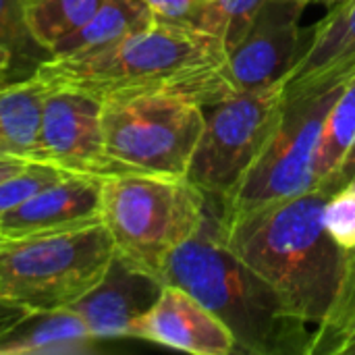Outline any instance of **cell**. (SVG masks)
<instances>
[{
    "label": "cell",
    "instance_id": "19",
    "mask_svg": "<svg viewBox=\"0 0 355 355\" xmlns=\"http://www.w3.org/2000/svg\"><path fill=\"white\" fill-rule=\"evenodd\" d=\"M102 0H23L27 29L33 42L50 52L62 37L79 29Z\"/></svg>",
    "mask_w": 355,
    "mask_h": 355
},
{
    "label": "cell",
    "instance_id": "7",
    "mask_svg": "<svg viewBox=\"0 0 355 355\" xmlns=\"http://www.w3.org/2000/svg\"><path fill=\"white\" fill-rule=\"evenodd\" d=\"M204 110L206 123L187 179L218 206L239 187L270 139L283 112V81L237 92Z\"/></svg>",
    "mask_w": 355,
    "mask_h": 355
},
{
    "label": "cell",
    "instance_id": "18",
    "mask_svg": "<svg viewBox=\"0 0 355 355\" xmlns=\"http://www.w3.org/2000/svg\"><path fill=\"white\" fill-rule=\"evenodd\" d=\"M355 146V75L341 87L333 102L316 148L314 179L316 187L333 193L337 179Z\"/></svg>",
    "mask_w": 355,
    "mask_h": 355
},
{
    "label": "cell",
    "instance_id": "11",
    "mask_svg": "<svg viewBox=\"0 0 355 355\" xmlns=\"http://www.w3.org/2000/svg\"><path fill=\"white\" fill-rule=\"evenodd\" d=\"M102 223V179L64 173L0 218V239L56 235Z\"/></svg>",
    "mask_w": 355,
    "mask_h": 355
},
{
    "label": "cell",
    "instance_id": "20",
    "mask_svg": "<svg viewBox=\"0 0 355 355\" xmlns=\"http://www.w3.org/2000/svg\"><path fill=\"white\" fill-rule=\"evenodd\" d=\"M262 2L264 0H206L191 27L218 37L229 52L243 40Z\"/></svg>",
    "mask_w": 355,
    "mask_h": 355
},
{
    "label": "cell",
    "instance_id": "8",
    "mask_svg": "<svg viewBox=\"0 0 355 355\" xmlns=\"http://www.w3.org/2000/svg\"><path fill=\"white\" fill-rule=\"evenodd\" d=\"M341 87L283 102L281 119L245 179L223 204L212 206L208 202L216 218H231L316 187L318 137Z\"/></svg>",
    "mask_w": 355,
    "mask_h": 355
},
{
    "label": "cell",
    "instance_id": "13",
    "mask_svg": "<svg viewBox=\"0 0 355 355\" xmlns=\"http://www.w3.org/2000/svg\"><path fill=\"white\" fill-rule=\"evenodd\" d=\"M355 75V0H341L308 29L302 56L283 77V102L345 85Z\"/></svg>",
    "mask_w": 355,
    "mask_h": 355
},
{
    "label": "cell",
    "instance_id": "21",
    "mask_svg": "<svg viewBox=\"0 0 355 355\" xmlns=\"http://www.w3.org/2000/svg\"><path fill=\"white\" fill-rule=\"evenodd\" d=\"M355 331V250L347 252L343 281L339 285L337 297L316 327V341L312 355H335L337 347L345 341L347 335Z\"/></svg>",
    "mask_w": 355,
    "mask_h": 355
},
{
    "label": "cell",
    "instance_id": "30",
    "mask_svg": "<svg viewBox=\"0 0 355 355\" xmlns=\"http://www.w3.org/2000/svg\"><path fill=\"white\" fill-rule=\"evenodd\" d=\"M10 62H12V54H10V50H6L4 46H0V75H6V71H8Z\"/></svg>",
    "mask_w": 355,
    "mask_h": 355
},
{
    "label": "cell",
    "instance_id": "16",
    "mask_svg": "<svg viewBox=\"0 0 355 355\" xmlns=\"http://www.w3.org/2000/svg\"><path fill=\"white\" fill-rule=\"evenodd\" d=\"M48 85L37 77L0 81V158L35 162L37 129Z\"/></svg>",
    "mask_w": 355,
    "mask_h": 355
},
{
    "label": "cell",
    "instance_id": "29",
    "mask_svg": "<svg viewBox=\"0 0 355 355\" xmlns=\"http://www.w3.org/2000/svg\"><path fill=\"white\" fill-rule=\"evenodd\" d=\"M335 355H355V331L345 337V341L337 347Z\"/></svg>",
    "mask_w": 355,
    "mask_h": 355
},
{
    "label": "cell",
    "instance_id": "24",
    "mask_svg": "<svg viewBox=\"0 0 355 355\" xmlns=\"http://www.w3.org/2000/svg\"><path fill=\"white\" fill-rule=\"evenodd\" d=\"M31 44L37 46L25 23L23 0H0V46L15 56Z\"/></svg>",
    "mask_w": 355,
    "mask_h": 355
},
{
    "label": "cell",
    "instance_id": "5",
    "mask_svg": "<svg viewBox=\"0 0 355 355\" xmlns=\"http://www.w3.org/2000/svg\"><path fill=\"white\" fill-rule=\"evenodd\" d=\"M114 252L102 223L56 235L0 239V295L29 310L69 308L100 283Z\"/></svg>",
    "mask_w": 355,
    "mask_h": 355
},
{
    "label": "cell",
    "instance_id": "22",
    "mask_svg": "<svg viewBox=\"0 0 355 355\" xmlns=\"http://www.w3.org/2000/svg\"><path fill=\"white\" fill-rule=\"evenodd\" d=\"M324 227L343 252L355 250V179L333 191L324 206Z\"/></svg>",
    "mask_w": 355,
    "mask_h": 355
},
{
    "label": "cell",
    "instance_id": "15",
    "mask_svg": "<svg viewBox=\"0 0 355 355\" xmlns=\"http://www.w3.org/2000/svg\"><path fill=\"white\" fill-rule=\"evenodd\" d=\"M98 339L71 308L29 310L0 335V355L89 354Z\"/></svg>",
    "mask_w": 355,
    "mask_h": 355
},
{
    "label": "cell",
    "instance_id": "2",
    "mask_svg": "<svg viewBox=\"0 0 355 355\" xmlns=\"http://www.w3.org/2000/svg\"><path fill=\"white\" fill-rule=\"evenodd\" d=\"M329 196L314 187L231 218L214 216L218 239L316 327L337 297L347 262L324 227Z\"/></svg>",
    "mask_w": 355,
    "mask_h": 355
},
{
    "label": "cell",
    "instance_id": "12",
    "mask_svg": "<svg viewBox=\"0 0 355 355\" xmlns=\"http://www.w3.org/2000/svg\"><path fill=\"white\" fill-rule=\"evenodd\" d=\"M160 277L114 252L104 277L69 308L98 339H129L133 324L158 302Z\"/></svg>",
    "mask_w": 355,
    "mask_h": 355
},
{
    "label": "cell",
    "instance_id": "28",
    "mask_svg": "<svg viewBox=\"0 0 355 355\" xmlns=\"http://www.w3.org/2000/svg\"><path fill=\"white\" fill-rule=\"evenodd\" d=\"M352 179H355V146H354V150H352V154H349V158H347V162L343 164V168H341V173H339L337 189H339L343 183L352 181ZM337 189H335V191H337Z\"/></svg>",
    "mask_w": 355,
    "mask_h": 355
},
{
    "label": "cell",
    "instance_id": "27",
    "mask_svg": "<svg viewBox=\"0 0 355 355\" xmlns=\"http://www.w3.org/2000/svg\"><path fill=\"white\" fill-rule=\"evenodd\" d=\"M27 164H31V162L17 160V158H0V181H2V179H8V177H12V175H17V173L23 171Z\"/></svg>",
    "mask_w": 355,
    "mask_h": 355
},
{
    "label": "cell",
    "instance_id": "4",
    "mask_svg": "<svg viewBox=\"0 0 355 355\" xmlns=\"http://www.w3.org/2000/svg\"><path fill=\"white\" fill-rule=\"evenodd\" d=\"M206 218L208 198L187 177L121 173L102 179V225L114 250L156 277Z\"/></svg>",
    "mask_w": 355,
    "mask_h": 355
},
{
    "label": "cell",
    "instance_id": "1",
    "mask_svg": "<svg viewBox=\"0 0 355 355\" xmlns=\"http://www.w3.org/2000/svg\"><path fill=\"white\" fill-rule=\"evenodd\" d=\"M33 77L48 87L73 89L100 104L175 96L208 108L237 94L229 79V52L218 37L160 19L106 48L46 58Z\"/></svg>",
    "mask_w": 355,
    "mask_h": 355
},
{
    "label": "cell",
    "instance_id": "10",
    "mask_svg": "<svg viewBox=\"0 0 355 355\" xmlns=\"http://www.w3.org/2000/svg\"><path fill=\"white\" fill-rule=\"evenodd\" d=\"M302 0H264L243 40L229 50V79L235 92L268 87L289 73L306 48L308 29L300 25Z\"/></svg>",
    "mask_w": 355,
    "mask_h": 355
},
{
    "label": "cell",
    "instance_id": "3",
    "mask_svg": "<svg viewBox=\"0 0 355 355\" xmlns=\"http://www.w3.org/2000/svg\"><path fill=\"white\" fill-rule=\"evenodd\" d=\"M160 279L206 306L231 331L237 354L312 355L316 329L218 239L210 206L202 229L166 258Z\"/></svg>",
    "mask_w": 355,
    "mask_h": 355
},
{
    "label": "cell",
    "instance_id": "6",
    "mask_svg": "<svg viewBox=\"0 0 355 355\" xmlns=\"http://www.w3.org/2000/svg\"><path fill=\"white\" fill-rule=\"evenodd\" d=\"M204 123L202 104L175 96L102 104L104 146L119 175L187 177Z\"/></svg>",
    "mask_w": 355,
    "mask_h": 355
},
{
    "label": "cell",
    "instance_id": "32",
    "mask_svg": "<svg viewBox=\"0 0 355 355\" xmlns=\"http://www.w3.org/2000/svg\"><path fill=\"white\" fill-rule=\"evenodd\" d=\"M4 77H6V75H0V81H4Z\"/></svg>",
    "mask_w": 355,
    "mask_h": 355
},
{
    "label": "cell",
    "instance_id": "17",
    "mask_svg": "<svg viewBox=\"0 0 355 355\" xmlns=\"http://www.w3.org/2000/svg\"><path fill=\"white\" fill-rule=\"evenodd\" d=\"M154 21L156 15L146 0H102L98 10L79 29L62 37L48 52V58L77 56L106 48L150 27Z\"/></svg>",
    "mask_w": 355,
    "mask_h": 355
},
{
    "label": "cell",
    "instance_id": "25",
    "mask_svg": "<svg viewBox=\"0 0 355 355\" xmlns=\"http://www.w3.org/2000/svg\"><path fill=\"white\" fill-rule=\"evenodd\" d=\"M154 10L156 19L177 25H193L200 8L206 0H146Z\"/></svg>",
    "mask_w": 355,
    "mask_h": 355
},
{
    "label": "cell",
    "instance_id": "31",
    "mask_svg": "<svg viewBox=\"0 0 355 355\" xmlns=\"http://www.w3.org/2000/svg\"><path fill=\"white\" fill-rule=\"evenodd\" d=\"M302 2H306V4H310V2H324L327 6H335V4L341 2V0H302Z\"/></svg>",
    "mask_w": 355,
    "mask_h": 355
},
{
    "label": "cell",
    "instance_id": "14",
    "mask_svg": "<svg viewBox=\"0 0 355 355\" xmlns=\"http://www.w3.org/2000/svg\"><path fill=\"white\" fill-rule=\"evenodd\" d=\"M129 339L193 355L237 354L231 331L191 293L175 285H164L158 302L133 324Z\"/></svg>",
    "mask_w": 355,
    "mask_h": 355
},
{
    "label": "cell",
    "instance_id": "23",
    "mask_svg": "<svg viewBox=\"0 0 355 355\" xmlns=\"http://www.w3.org/2000/svg\"><path fill=\"white\" fill-rule=\"evenodd\" d=\"M60 175H64V173L50 164L31 162L17 175L2 179L0 181V218L15 206H19L23 200H27L31 193H35L40 187L58 179Z\"/></svg>",
    "mask_w": 355,
    "mask_h": 355
},
{
    "label": "cell",
    "instance_id": "26",
    "mask_svg": "<svg viewBox=\"0 0 355 355\" xmlns=\"http://www.w3.org/2000/svg\"><path fill=\"white\" fill-rule=\"evenodd\" d=\"M27 312H29V308H25V306H21V304L0 295V335L4 331H8L17 320H21Z\"/></svg>",
    "mask_w": 355,
    "mask_h": 355
},
{
    "label": "cell",
    "instance_id": "9",
    "mask_svg": "<svg viewBox=\"0 0 355 355\" xmlns=\"http://www.w3.org/2000/svg\"><path fill=\"white\" fill-rule=\"evenodd\" d=\"M35 162L100 179L119 175L104 146L102 104L73 89L48 87L42 104Z\"/></svg>",
    "mask_w": 355,
    "mask_h": 355
}]
</instances>
